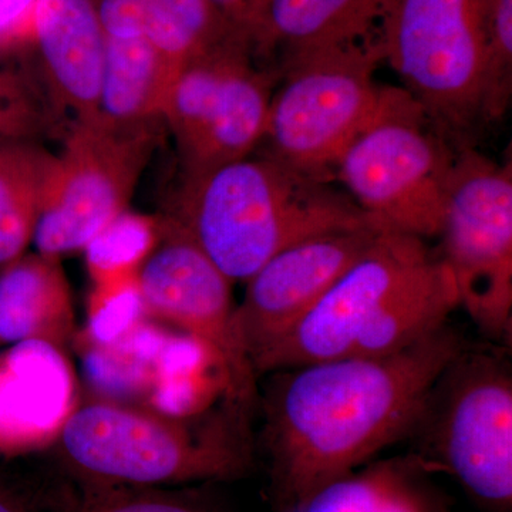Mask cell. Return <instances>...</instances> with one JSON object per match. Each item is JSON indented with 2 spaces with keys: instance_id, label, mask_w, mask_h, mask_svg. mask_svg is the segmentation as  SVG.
Here are the masks:
<instances>
[{
  "instance_id": "6da1fadb",
  "label": "cell",
  "mask_w": 512,
  "mask_h": 512,
  "mask_svg": "<svg viewBox=\"0 0 512 512\" xmlns=\"http://www.w3.org/2000/svg\"><path fill=\"white\" fill-rule=\"evenodd\" d=\"M467 345L447 323L392 355L271 373L259 404L274 511L412 437L434 383Z\"/></svg>"
},
{
  "instance_id": "7a4b0ae2",
  "label": "cell",
  "mask_w": 512,
  "mask_h": 512,
  "mask_svg": "<svg viewBox=\"0 0 512 512\" xmlns=\"http://www.w3.org/2000/svg\"><path fill=\"white\" fill-rule=\"evenodd\" d=\"M453 276L426 239L380 231L322 301L254 362L256 376L328 360L392 355L447 325Z\"/></svg>"
},
{
  "instance_id": "3957f363",
  "label": "cell",
  "mask_w": 512,
  "mask_h": 512,
  "mask_svg": "<svg viewBox=\"0 0 512 512\" xmlns=\"http://www.w3.org/2000/svg\"><path fill=\"white\" fill-rule=\"evenodd\" d=\"M168 224L232 282H247L303 239L373 225L345 192L269 156L242 158L184 178Z\"/></svg>"
},
{
  "instance_id": "277c9868",
  "label": "cell",
  "mask_w": 512,
  "mask_h": 512,
  "mask_svg": "<svg viewBox=\"0 0 512 512\" xmlns=\"http://www.w3.org/2000/svg\"><path fill=\"white\" fill-rule=\"evenodd\" d=\"M251 416L218 406L173 416L92 399L77 404L55 443L77 484L178 487L247 476L254 464Z\"/></svg>"
},
{
  "instance_id": "5b68a950",
  "label": "cell",
  "mask_w": 512,
  "mask_h": 512,
  "mask_svg": "<svg viewBox=\"0 0 512 512\" xmlns=\"http://www.w3.org/2000/svg\"><path fill=\"white\" fill-rule=\"evenodd\" d=\"M491 0H387L382 59L454 147L484 124Z\"/></svg>"
},
{
  "instance_id": "8992f818",
  "label": "cell",
  "mask_w": 512,
  "mask_h": 512,
  "mask_svg": "<svg viewBox=\"0 0 512 512\" xmlns=\"http://www.w3.org/2000/svg\"><path fill=\"white\" fill-rule=\"evenodd\" d=\"M458 150L409 93L389 87L375 119L340 156L333 178L377 228L434 238Z\"/></svg>"
},
{
  "instance_id": "52a82bcc",
  "label": "cell",
  "mask_w": 512,
  "mask_h": 512,
  "mask_svg": "<svg viewBox=\"0 0 512 512\" xmlns=\"http://www.w3.org/2000/svg\"><path fill=\"white\" fill-rule=\"evenodd\" d=\"M417 456L484 512H512V372L505 352L467 345L443 370L419 424Z\"/></svg>"
},
{
  "instance_id": "ba28073f",
  "label": "cell",
  "mask_w": 512,
  "mask_h": 512,
  "mask_svg": "<svg viewBox=\"0 0 512 512\" xmlns=\"http://www.w3.org/2000/svg\"><path fill=\"white\" fill-rule=\"evenodd\" d=\"M382 60L377 36L282 64L264 138L269 156L330 183L340 156L382 107L389 90L376 82Z\"/></svg>"
},
{
  "instance_id": "9c48e42d",
  "label": "cell",
  "mask_w": 512,
  "mask_h": 512,
  "mask_svg": "<svg viewBox=\"0 0 512 512\" xmlns=\"http://www.w3.org/2000/svg\"><path fill=\"white\" fill-rule=\"evenodd\" d=\"M441 261L463 308L483 335L510 345L512 165L473 147L456 154L441 225Z\"/></svg>"
},
{
  "instance_id": "30bf717a",
  "label": "cell",
  "mask_w": 512,
  "mask_h": 512,
  "mask_svg": "<svg viewBox=\"0 0 512 512\" xmlns=\"http://www.w3.org/2000/svg\"><path fill=\"white\" fill-rule=\"evenodd\" d=\"M234 33L175 74L163 110L184 178L249 157L265 138L278 73Z\"/></svg>"
},
{
  "instance_id": "8fae6325",
  "label": "cell",
  "mask_w": 512,
  "mask_h": 512,
  "mask_svg": "<svg viewBox=\"0 0 512 512\" xmlns=\"http://www.w3.org/2000/svg\"><path fill=\"white\" fill-rule=\"evenodd\" d=\"M151 127L77 121L59 156L50 158L35 241L40 254L80 251L127 210L153 150Z\"/></svg>"
},
{
  "instance_id": "7c38bea8",
  "label": "cell",
  "mask_w": 512,
  "mask_h": 512,
  "mask_svg": "<svg viewBox=\"0 0 512 512\" xmlns=\"http://www.w3.org/2000/svg\"><path fill=\"white\" fill-rule=\"evenodd\" d=\"M163 225V244L138 274L147 318L180 330L214 357L224 380V399L252 416L258 384L238 323V305L224 272L184 232Z\"/></svg>"
},
{
  "instance_id": "4fadbf2b",
  "label": "cell",
  "mask_w": 512,
  "mask_h": 512,
  "mask_svg": "<svg viewBox=\"0 0 512 512\" xmlns=\"http://www.w3.org/2000/svg\"><path fill=\"white\" fill-rule=\"evenodd\" d=\"M94 399L188 416L224 397L214 357L180 330L150 318L109 342H74Z\"/></svg>"
},
{
  "instance_id": "5bb4252c",
  "label": "cell",
  "mask_w": 512,
  "mask_h": 512,
  "mask_svg": "<svg viewBox=\"0 0 512 512\" xmlns=\"http://www.w3.org/2000/svg\"><path fill=\"white\" fill-rule=\"evenodd\" d=\"M380 231L369 225L303 239L272 256L248 279L237 313L251 365L322 301Z\"/></svg>"
},
{
  "instance_id": "9a60e30c",
  "label": "cell",
  "mask_w": 512,
  "mask_h": 512,
  "mask_svg": "<svg viewBox=\"0 0 512 512\" xmlns=\"http://www.w3.org/2000/svg\"><path fill=\"white\" fill-rule=\"evenodd\" d=\"M77 399L66 352L39 340L13 343L0 353V454L52 447Z\"/></svg>"
},
{
  "instance_id": "2e32d148",
  "label": "cell",
  "mask_w": 512,
  "mask_h": 512,
  "mask_svg": "<svg viewBox=\"0 0 512 512\" xmlns=\"http://www.w3.org/2000/svg\"><path fill=\"white\" fill-rule=\"evenodd\" d=\"M32 37L57 101L76 123L96 119L106 33L93 0H37Z\"/></svg>"
},
{
  "instance_id": "e0dca14e",
  "label": "cell",
  "mask_w": 512,
  "mask_h": 512,
  "mask_svg": "<svg viewBox=\"0 0 512 512\" xmlns=\"http://www.w3.org/2000/svg\"><path fill=\"white\" fill-rule=\"evenodd\" d=\"M387 0H261L248 33L255 57L289 60L379 36ZM276 69V73H278Z\"/></svg>"
},
{
  "instance_id": "ac0fdd59",
  "label": "cell",
  "mask_w": 512,
  "mask_h": 512,
  "mask_svg": "<svg viewBox=\"0 0 512 512\" xmlns=\"http://www.w3.org/2000/svg\"><path fill=\"white\" fill-rule=\"evenodd\" d=\"M434 474L416 453L370 461L274 512H454Z\"/></svg>"
},
{
  "instance_id": "d6986e66",
  "label": "cell",
  "mask_w": 512,
  "mask_h": 512,
  "mask_svg": "<svg viewBox=\"0 0 512 512\" xmlns=\"http://www.w3.org/2000/svg\"><path fill=\"white\" fill-rule=\"evenodd\" d=\"M76 333L59 256L23 255L0 271V343L39 340L66 352Z\"/></svg>"
},
{
  "instance_id": "ffe728a7",
  "label": "cell",
  "mask_w": 512,
  "mask_h": 512,
  "mask_svg": "<svg viewBox=\"0 0 512 512\" xmlns=\"http://www.w3.org/2000/svg\"><path fill=\"white\" fill-rule=\"evenodd\" d=\"M107 37H144L177 69L234 35L210 0H93Z\"/></svg>"
},
{
  "instance_id": "44dd1931",
  "label": "cell",
  "mask_w": 512,
  "mask_h": 512,
  "mask_svg": "<svg viewBox=\"0 0 512 512\" xmlns=\"http://www.w3.org/2000/svg\"><path fill=\"white\" fill-rule=\"evenodd\" d=\"M177 67L144 37L106 36L97 117L114 127H151L163 110Z\"/></svg>"
},
{
  "instance_id": "7402d4cb",
  "label": "cell",
  "mask_w": 512,
  "mask_h": 512,
  "mask_svg": "<svg viewBox=\"0 0 512 512\" xmlns=\"http://www.w3.org/2000/svg\"><path fill=\"white\" fill-rule=\"evenodd\" d=\"M50 158L18 138L0 140V271L22 258L35 237Z\"/></svg>"
},
{
  "instance_id": "603a6c76",
  "label": "cell",
  "mask_w": 512,
  "mask_h": 512,
  "mask_svg": "<svg viewBox=\"0 0 512 512\" xmlns=\"http://www.w3.org/2000/svg\"><path fill=\"white\" fill-rule=\"evenodd\" d=\"M161 237L163 225L156 218L121 212L83 249L93 285L138 276Z\"/></svg>"
},
{
  "instance_id": "cb8c5ba5",
  "label": "cell",
  "mask_w": 512,
  "mask_h": 512,
  "mask_svg": "<svg viewBox=\"0 0 512 512\" xmlns=\"http://www.w3.org/2000/svg\"><path fill=\"white\" fill-rule=\"evenodd\" d=\"M62 512H225L195 490L143 485L77 484Z\"/></svg>"
},
{
  "instance_id": "d4e9b609",
  "label": "cell",
  "mask_w": 512,
  "mask_h": 512,
  "mask_svg": "<svg viewBox=\"0 0 512 512\" xmlns=\"http://www.w3.org/2000/svg\"><path fill=\"white\" fill-rule=\"evenodd\" d=\"M87 316L86 328L76 333L73 343L109 342L147 319L138 276L93 285Z\"/></svg>"
},
{
  "instance_id": "484cf974",
  "label": "cell",
  "mask_w": 512,
  "mask_h": 512,
  "mask_svg": "<svg viewBox=\"0 0 512 512\" xmlns=\"http://www.w3.org/2000/svg\"><path fill=\"white\" fill-rule=\"evenodd\" d=\"M512 94V0H491L483 117L500 120Z\"/></svg>"
},
{
  "instance_id": "4316f807",
  "label": "cell",
  "mask_w": 512,
  "mask_h": 512,
  "mask_svg": "<svg viewBox=\"0 0 512 512\" xmlns=\"http://www.w3.org/2000/svg\"><path fill=\"white\" fill-rule=\"evenodd\" d=\"M37 0H0V47L32 36Z\"/></svg>"
},
{
  "instance_id": "83f0119b",
  "label": "cell",
  "mask_w": 512,
  "mask_h": 512,
  "mask_svg": "<svg viewBox=\"0 0 512 512\" xmlns=\"http://www.w3.org/2000/svg\"><path fill=\"white\" fill-rule=\"evenodd\" d=\"M235 32L248 40L261 0H210Z\"/></svg>"
},
{
  "instance_id": "f1b7e54d",
  "label": "cell",
  "mask_w": 512,
  "mask_h": 512,
  "mask_svg": "<svg viewBox=\"0 0 512 512\" xmlns=\"http://www.w3.org/2000/svg\"><path fill=\"white\" fill-rule=\"evenodd\" d=\"M0 512H45L25 491L0 477Z\"/></svg>"
},
{
  "instance_id": "f546056e",
  "label": "cell",
  "mask_w": 512,
  "mask_h": 512,
  "mask_svg": "<svg viewBox=\"0 0 512 512\" xmlns=\"http://www.w3.org/2000/svg\"><path fill=\"white\" fill-rule=\"evenodd\" d=\"M6 99H8V96H6L2 82H0V128L5 127L6 123H8L9 106L6 104Z\"/></svg>"
}]
</instances>
